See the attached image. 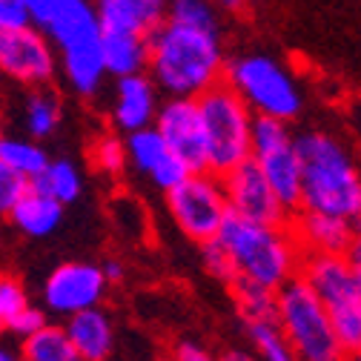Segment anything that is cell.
Returning <instances> with one entry per match:
<instances>
[{"label": "cell", "mask_w": 361, "mask_h": 361, "mask_svg": "<svg viewBox=\"0 0 361 361\" xmlns=\"http://www.w3.org/2000/svg\"><path fill=\"white\" fill-rule=\"evenodd\" d=\"M147 75L166 98H198L224 80L227 47L224 26H198L164 18L149 35Z\"/></svg>", "instance_id": "1"}, {"label": "cell", "mask_w": 361, "mask_h": 361, "mask_svg": "<svg viewBox=\"0 0 361 361\" xmlns=\"http://www.w3.org/2000/svg\"><path fill=\"white\" fill-rule=\"evenodd\" d=\"M295 149L301 158V209L341 215L355 227L361 218V169L353 152L324 129L298 132Z\"/></svg>", "instance_id": "2"}, {"label": "cell", "mask_w": 361, "mask_h": 361, "mask_svg": "<svg viewBox=\"0 0 361 361\" xmlns=\"http://www.w3.org/2000/svg\"><path fill=\"white\" fill-rule=\"evenodd\" d=\"M218 241L230 252L238 279L279 293L301 276L304 250L290 224H261L230 212L221 224Z\"/></svg>", "instance_id": "3"}, {"label": "cell", "mask_w": 361, "mask_h": 361, "mask_svg": "<svg viewBox=\"0 0 361 361\" xmlns=\"http://www.w3.org/2000/svg\"><path fill=\"white\" fill-rule=\"evenodd\" d=\"M227 80L255 118L295 121L304 109V89L293 69L269 52H241L227 58Z\"/></svg>", "instance_id": "4"}, {"label": "cell", "mask_w": 361, "mask_h": 361, "mask_svg": "<svg viewBox=\"0 0 361 361\" xmlns=\"http://www.w3.org/2000/svg\"><path fill=\"white\" fill-rule=\"evenodd\" d=\"M276 324L301 361H347L327 307L301 276L276 293Z\"/></svg>", "instance_id": "5"}, {"label": "cell", "mask_w": 361, "mask_h": 361, "mask_svg": "<svg viewBox=\"0 0 361 361\" xmlns=\"http://www.w3.org/2000/svg\"><path fill=\"white\" fill-rule=\"evenodd\" d=\"M204 132H207V152L209 172L224 175L233 166L244 164L252 155V109L227 80H218L198 98Z\"/></svg>", "instance_id": "6"}, {"label": "cell", "mask_w": 361, "mask_h": 361, "mask_svg": "<svg viewBox=\"0 0 361 361\" xmlns=\"http://www.w3.org/2000/svg\"><path fill=\"white\" fill-rule=\"evenodd\" d=\"M301 279L330 312L333 330L347 355L361 350V284L344 255H304Z\"/></svg>", "instance_id": "7"}, {"label": "cell", "mask_w": 361, "mask_h": 361, "mask_svg": "<svg viewBox=\"0 0 361 361\" xmlns=\"http://www.w3.org/2000/svg\"><path fill=\"white\" fill-rule=\"evenodd\" d=\"M166 209L175 221V227L190 241L204 244V241L218 238L224 218L230 215L221 175L209 169L190 172L178 187L166 192Z\"/></svg>", "instance_id": "8"}, {"label": "cell", "mask_w": 361, "mask_h": 361, "mask_svg": "<svg viewBox=\"0 0 361 361\" xmlns=\"http://www.w3.org/2000/svg\"><path fill=\"white\" fill-rule=\"evenodd\" d=\"M279 201L290 209H301V158L295 149V132L287 121L279 118H255L252 121V155H250Z\"/></svg>", "instance_id": "9"}, {"label": "cell", "mask_w": 361, "mask_h": 361, "mask_svg": "<svg viewBox=\"0 0 361 361\" xmlns=\"http://www.w3.org/2000/svg\"><path fill=\"white\" fill-rule=\"evenodd\" d=\"M0 75L18 86H49L58 75V52L37 26L0 35Z\"/></svg>", "instance_id": "10"}, {"label": "cell", "mask_w": 361, "mask_h": 361, "mask_svg": "<svg viewBox=\"0 0 361 361\" xmlns=\"http://www.w3.org/2000/svg\"><path fill=\"white\" fill-rule=\"evenodd\" d=\"M155 129L164 135V141L172 155H178L192 172L209 169L207 152V132L201 121V109L195 98H166L158 106Z\"/></svg>", "instance_id": "11"}, {"label": "cell", "mask_w": 361, "mask_h": 361, "mask_svg": "<svg viewBox=\"0 0 361 361\" xmlns=\"http://www.w3.org/2000/svg\"><path fill=\"white\" fill-rule=\"evenodd\" d=\"M221 180H224V192H227L230 212L261 224H290L293 212L279 201L276 190L269 187V180L264 178V172L252 158L233 166L230 172H224Z\"/></svg>", "instance_id": "12"}, {"label": "cell", "mask_w": 361, "mask_h": 361, "mask_svg": "<svg viewBox=\"0 0 361 361\" xmlns=\"http://www.w3.org/2000/svg\"><path fill=\"white\" fill-rule=\"evenodd\" d=\"M106 293V279L98 264L69 261L55 267L47 284H43V301L58 315H75L80 310L98 307Z\"/></svg>", "instance_id": "13"}, {"label": "cell", "mask_w": 361, "mask_h": 361, "mask_svg": "<svg viewBox=\"0 0 361 361\" xmlns=\"http://www.w3.org/2000/svg\"><path fill=\"white\" fill-rule=\"evenodd\" d=\"M158 86L147 72H135L115 78L112 101H109V123L115 132H135L155 123L161 98Z\"/></svg>", "instance_id": "14"}, {"label": "cell", "mask_w": 361, "mask_h": 361, "mask_svg": "<svg viewBox=\"0 0 361 361\" xmlns=\"http://www.w3.org/2000/svg\"><path fill=\"white\" fill-rule=\"evenodd\" d=\"M37 29L52 40L55 52H66V49L83 47V43H95L101 40V20H98L95 0H58Z\"/></svg>", "instance_id": "15"}, {"label": "cell", "mask_w": 361, "mask_h": 361, "mask_svg": "<svg viewBox=\"0 0 361 361\" xmlns=\"http://www.w3.org/2000/svg\"><path fill=\"white\" fill-rule=\"evenodd\" d=\"M290 227L304 250V255H344L355 238V227L350 218L301 209L293 212Z\"/></svg>", "instance_id": "16"}, {"label": "cell", "mask_w": 361, "mask_h": 361, "mask_svg": "<svg viewBox=\"0 0 361 361\" xmlns=\"http://www.w3.org/2000/svg\"><path fill=\"white\" fill-rule=\"evenodd\" d=\"M66 336L80 361H106L115 350V327L101 307L66 315Z\"/></svg>", "instance_id": "17"}, {"label": "cell", "mask_w": 361, "mask_h": 361, "mask_svg": "<svg viewBox=\"0 0 361 361\" xmlns=\"http://www.w3.org/2000/svg\"><path fill=\"white\" fill-rule=\"evenodd\" d=\"M98 20L106 32L149 35L169 9V0H98Z\"/></svg>", "instance_id": "18"}, {"label": "cell", "mask_w": 361, "mask_h": 361, "mask_svg": "<svg viewBox=\"0 0 361 361\" xmlns=\"http://www.w3.org/2000/svg\"><path fill=\"white\" fill-rule=\"evenodd\" d=\"M9 218H12L18 233H23L29 238H47L61 227L63 204L58 198H52L49 192L37 190L35 184H29L26 192L9 209Z\"/></svg>", "instance_id": "19"}, {"label": "cell", "mask_w": 361, "mask_h": 361, "mask_svg": "<svg viewBox=\"0 0 361 361\" xmlns=\"http://www.w3.org/2000/svg\"><path fill=\"white\" fill-rule=\"evenodd\" d=\"M101 55H104V66L109 78L147 72V61H149L147 35L101 29Z\"/></svg>", "instance_id": "20"}, {"label": "cell", "mask_w": 361, "mask_h": 361, "mask_svg": "<svg viewBox=\"0 0 361 361\" xmlns=\"http://www.w3.org/2000/svg\"><path fill=\"white\" fill-rule=\"evenodd\" d=\"M61 115H63L61 98L49 86H32L29 89V95L23 98V115H20V123H23L29 138H35V141L52 138L61 126Z\"/></svg>", "instance_id": "21"}, {"label": "cell", "mask_w": 361, "mask_h": 361, "mask_svg": "<svg viewBox=\"0 0 361 361\" xmlns=\"http://www.w3.org/2000/svg\"><path fill=\"white\" fill-rule=\"evenodd\" d=\"M0 161H4L6 166H12L18 175H23L26 180L37 178L43 169H47V164L52 161L47 155V149H43L35 138H15V135H4L0 138Z\"/></svg>", "instance_id": "22"}, {"label": "cell", "mask_w": 361, "mask_h": 361, "mask_svg": "<svg viewBox=\"0 0 361 361\" xmlns=\"http://www.w3.org/2000/svg\"><path fill=\"white\" fill-rule=\"evenodd\" d=\"M20 358L23 361H80L66 330L55 324H43L37 333L23 338Z\"/></svg>", "instance_id": "23"}, {"label": "cell", "mask_w": 361, "mask_h": 361, "mask_svg": "<svg viewBox=\"0 0 361 361\" xmlns=\"http://www.w3.org/2000/svg\"><path fill=\"white\" fill-rule=\"evenodd\" d=\"M123 141H126V161L135 172H141V175H149L169 152L166 141H164V135L152 126H144V129H135V132H126L123 135Z\"/></svg>", "instance_id": "24"}, {"label": "cell", "mask_w": 361, "mask_h": 361, "mask_svg": "<svg viewBox=\"0 0 361 361\" xmlns=\"http://www.w3.org/2000/svg\"><path fill=\"white\" fill-rule=\"evenodd\" d=\"M29 184H35L43 192H49L52 198H58L66 207V204L78 201V195L83 190V178H80V169L72 161L58 158V161H49L47 169H43L37 178H32Z\"/></svg>", "instance_id": "25"}, {"label": "cell", "mask_w": 361, "mask_h": 361, "mask_svg": "<svg viewBox=\"0 0 361 361\" xmlns=\"http://www.w3.org/2000/svg\"><path fill=\"white\" fill-rule=\"evenodd\" d=\"M233 295L238 304V312L244 315V322H276V293L267 290L255 281L235 279L233 281Z\"/></svg>", "instance_id": "26"}, {"label": "cell", "mask_w": 361, "mask_h": 361, "mask_svg": "<svg viewBox=\"0 0 361 361\" xmlns=\"http://www.w3.org/2000/svg\"><path fill=\"white\" fill-rule=\"evenodd\" d=\"M247 336H250V341H252V347H255L261 361H301L290 350V344L281 336L276 322H250L247 324Z\"/></svg>", "instance_id": "27"}, {"label": "cell", "mask_w": 361, "mask_h": 361, "mask_svg": "<svg viewBox=\"0 0 361 361\" xmlns=\"http://www.w3.org/2000/svg\"><path fill=\"white\" fill-rule=\"evenodd\" d=\"M166 18L198 26H224V9L215 0H169Z\"/></svg>", "instance_id": "28"}, {"label": "cell", "mask_w": 361, "mask_h": 361, "mask_svg": "<svg viewBox=\"0 0 361 361\" xmlns=\"http://www.w3.org/2000/svg\"><path fill=\"white\" fill-rule=\"evenodd\" d=\"M92 164L104 175L118 178L129 166V161H126V141L121 138V135H115V132H104L101 138L95 141V147H92Z\"/></svg>", "instance_id": "29"}, {"label": "cell", "mask_w": 361, "mask_h": 361, "mask_svg": "<svg viewBox=\"0 0 361 361\" xmlns=\"http://www.w3.org/2000/svg\"><path fill=\"white\" fill-rule=\"evenodd\" d=\"M26 304H29V298L23 293V284L9 273H0V336L12 330L15 315Z\"/></svg>", "instance_id": "30"}, {"label": "cell", "mask_w": 361, "mask_h": 361, "mask_svg": "<svg viewBox=\"0 0 361 361\" xmlns=\"http://www.w3.org/2000/svg\"><path fill=\"white\" fill-rule=\"evenodd\" d=\"M198 247H201V264H204L207 273H209L215 281L233 287V281L238 279V273H235V264H233L230 252L224 250V244H221L218 238H212V241H204V244H198Z\"/></svg>", "instance_id": "31"}, {"label": "cell", "mask_w": 361, "mask_h": 361, "mask_svg": "<svg viewBox=\"0 0 361 361\" xmlns=\"http://www.w3.org/2000/svg\"><path fill=\"white\" fill-rule=\"evenodd\" d=\"M192 169L184 164V161H180L178 155H172V152H166V158L147 175L149 180H152V187H158L161 192H169L172 187H178L180 184V180H184L187 175H190Z\"/></svg>", "instance_id": "32"}, {"label": "cell", "mask_w": 361, "mask_h": 361, "mask_svg": "<svg viewBox=\"0 0 361 361\" xmlns=\"http://www.w3.org/2000/svg\"><path fill=\"white\" fill-rule=\"evenodd\" d=\"M26 187H29V180L0 161V215H9V209L26 192Z\"/></svg>", "instance_id": "33"}, {"label": "cell", "mask_w": 361, "mask_h": 361, "mask_svg": "<svg viewBox=\"0 0 361 361\" xmlns=\"http://www.w3.org/2000/svg\"><path fill=\"white\" fill-rule=\"evenodd\" d=\"M23 26H32L23 0H0V32H15Z\"/></svg>", "instance_id": "34"}, {"label": "cell", "mask_w": 361, "mask_h": 361, "mask_svg": "<svg viewBox=\"0 0 361 361\" xmlns=\"http://www.w3.org/2000/svg\"><path fill=\"white\" fill-rule=\"evenodd\" d=\"M43 324H47V315H43V310L26 304V307L15 315V322H12V330H9V333H15V336H20V338H29V336L37 333Z\"/></svg>", "instance_id": "35"}, {"label": "cell", "mask_w": 361, "mask_h": 361, "mask_svg": "<svg viewBox=\"0 0 361 361\" xmlns=\"http://www.w3.org/2000/svg\"><path fill=\"white\" fill-rule=\"evenodd\" d=\"M175 361H218L209 350H204L201 344H192V341H180L178 350H175Z\"/></svg>", "instance_id": "36"}, {"label": "cell", "mask_w": 361, "mask_h": 361, "mask_svg": "<svg viewBox=\"0 0 361 361\" xmlns=\"http://www.w3.org/2000/svg\"><path fill=\"white\" fill-rule=\"evenodd\" d=\"M344 258H347V264H350V269H353V276H355L358 284H361V233H355V238H353V244L347 247Z\"/></svg>", "instance_id": "37"}, {"label": "cell", "mask_w": 361, "mask_h": 361, "mask_svg": "<svg viewBox=\"0 0 361 361\" xmlns=\"http://www.w3.org/2000/svg\"><path fill=\"white\" fill-rule=\"evenodd\" d=\"M101 269H104L106 284H109V281H121V279H123V264H121V261H115V258H109Z\"/></svg>", "instance_id": "38"}, {"label": "cell", "mask_w": 361, "mask_h": 361, "mask_svg": "<svg viewBox=\"0 0 361 361\" xmlns=\"http://www.w3.org/2000/svg\"><path fill=\"white\" fill-rule=\"evenodd\" d=\"M218 361H261L258 355H252L250 350H227Z\"/></svg>", "instance_id": "39"}, {"label": "cell", "mask_w": 361, "mask_h": 361, "mask_svg": "<svg viewBox=\"0 0 361 361\" xmlns=\"http://www.w3.org/2000/svg\"><path fill=\"white\" fill-rule=\"evenodd\" d=\"M215 4L224 9V12H238L244 4H241V0H215Z\"/></svg>", "instance_id": "40"}, {"label": "cell", "mask_w": 361, "mask_h": 361, "mask_svg": "<svg viewBox=\"0 0 361 361\" xmlns=\"http://www.w3.org/2000/svg\"><path fill=\"white\" fill-rule=\"evenodd\" d=\"M0 361H20V355L15 350H9L6 344H0Z\"/></svg>", "instance_id": "41"}, {"label": "cell", "mask_w": 361, "mask_h": 361, "mask_svg": "<svg viewBox=\"0 0 361 361\" xmlns=\"http://www.w3.org/2000/svg\"><path fill=\"white\" fill-rule=\"evenodd\" d=\"M4 135H6V132H4V115H0V138H4Z\"/></svg>", "instance_id": "42"}, {"label": "cell", "mask_w": 361, "mask_h": 361, "mask_svg": "<svg viewBox=\"0 0 361 361\" xmlns=\"http://www.w3.org/2000/svg\"><path fill=\"white\" fill-rule=\"evenodd\" d=\"M241 4H255V0H241Z\"/></svg>", "instance_id": "43"}, {"label": "cell", "mask_w": 361, "mask_h": 361, "mask_svg": "<svg viewBox=\"0 0 361 361\" xmlns=\"http://www.w3.org/2000/svg\"><path fill=\"white\" fill-rule=\"evenodd\" d=\"M164 361H175V358H164Z\"/></svg>", "instance_id": "44"}, {"label": "cell", "mask_w": 361, "mask_h": 361, "mask_svg": "<svg viewBox=\"0 0 361 361\" xmlns=\"http://www.w3.org/2000/svg\"><path fill=\"white\" fill-rule=\"evenodd\" d=\"M95 4H98V0H95Z\"/></svg>", "instance_id": "45"}, {"label": "cell", "mask_w": 361, "mask_h": 361, "mask_svg": "<svg viewBox=\"0 0 361 361\" xmlns=\"http://www.w3.org/2000/svg\"><path fill=\"white\" fill-rule=\"evenodd\" d=\"M0 35H4V32H0Z\"/></svg>", "instance_id": "46"}]
</instances>
